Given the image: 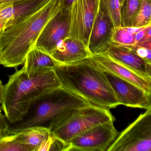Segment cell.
Returning <instances> with one entry per match:
<instances>
[{
	"instance_id": "21",
	"label": "cell",
	"mask_w": 151,
	"mask_h": 151,
	"mask_svg": "<svg viewBox=\"0 0 151 151\" xmlns=\"http://www.w3.org/2000/svg\"><path fill=\"white\" fill-rule=\"evenodd\" d=\"M140 1V8L135 17L133 27L145 26L151 23V0Z\"/></svg>"
},
{
	"instance_id": "39",
	"label": "cell",
	"mask_w": 151,
	"mask_h": 151,
	"mask_svg": "<svg viewBox=\"0 0 151 151\" xmlns=\"http://www.w3.org/2000/svg\"><path fill=\"white\" fill-rule=\"evenodd\" d=\"M0 108H1V106H0Z\"/></svg>"
},
{
	"instance_id": "13",
	"label": "cell",
	"mask_w": 151,
	"mask_h": 151,
	"mask_svg": "<svg viewBox=\"0 0 151 151\" xmlns=\"http://www.w3.org/2000/svg\"><path fill=\"white\" fill-rule=\"evenodd\" d=\"M91 55L87 44L77 38L69 36L58 43L51 56L61 65L87 59Z\"/></svg>"
},
{
	"instance_id": "26",
	"label": "cell",
	"mask_w": 151,
	"mask_h": 151,
	"mask_svg": "<svg viewBox=\"0 0 151 151\" xmlns=\"http://www.w3.org/2000/svg\"><path fill=\"white\" fill-rule=\"evenodd\" d=\"M151 27V23L149 25L147 26L146 27H145L144 29H143L142 30H141V31H140V32H138L136 34V44L138 42V41L141 40V39L147 33V32L150 29Z\"/></svg>"
},
{
	"instance_id": "20",
	"label": "cell",
	"mask_w": 151,
	"mask_h": 151,
	"mask_svg": "<svg viewBox=\"0 0 151 151\" xmlns=\"http://www.w3.org/2000/svg\"><path fill=\"white\" fill-rule=\"evenodd\" d=\"M0 151H31L21 142L18 134H7L0 138Z\"/></svg>"
},
{
	"instance_id": "3",
	"label": "cell",
	"mask_w": 151,
	"mask_h": 151,
	"mask_svg": "<svg viewBox=\"0 0 151 151\" xmlns=\"http://www.w3.org/2000/svg\"><path fill=\"white\" fill-rule=\"evenodd\" d=\"M61 87L55 70H42L28 77L23 67L9 75L4 85L2 111L9 123L17 122L24 117L38 98Z\"/></svg>"
},
{
	"instance_id": "23",
	"label": "cell",
	"mask_w": 151,
	"mask_h": 151,
	"mask_svg": "<svg viewBox=\"0 0 151 151\" xmlns=\"http://www.w3.org/2000/svg\"><path fill=\"white\" fill-rule=\"evenodd\" d=\"M67 149L68 144L56 137L51 133L41 144L37 151H67Z\"/></svg>"
},
{
	"instance_id": "19",
	"label": "cell",
	"mask_w": 151,
	"mask_h": 151,
	"mask_svg": "<svg viewBox=\"0 0 151 151\" xmlns=\"http://www.w3.org/2000/svg\"><path fill=\"white\" fill-rule=\"evenodd\" d=\"M136 34L129 32L123 27H114L111 36L112 43L125 46H134Z\"/></svg>"
},
{
	"instance_id": "7",
	"label": "cell",
	"mask_w": 151,
	"mask_h": 151,
	"mask_svg": "<svg viewBox=\"0 0 151 151\" xmlns=\"http://www.w3.org/2000/svg\"><path fill=\"white\" fill-rule=\"evenodd\" d=\"M114 122L99 124L76 137L67 143V151H107L119 134Z\"/></svg>"
},
{
	"instance_id": "15",
	"label": "cell",
	"mask_w": 151,
	"mask_h": 151,
	"mask_svg": "<svg viewBox=\"0 0 151 151\" xmlns=\"http://www.w3.org/2000/svg\"><path fill=\"white\" fill-rule=\"evenodd\" d=\"M104 52L149 78L146 72V62L129 46L111 43Z\"/></svg>"
},
{
	"instance_id": "22",
	"label": "cell",
	"mask_w": 151,
	"mask_h": 151,
	"mask_svg": "<svg viewBox=\"0 0 151 151\" xmlns=\"http://www.w3.org/2000/svg\"><path fill=\"white\" fill-rule=\"evenodd\" d=\"M105 7L114 27L122 26L119 0H99Z\"/></svg>"
},
{
	"instance_id": "32",
	"label": "cell",
	"mask_w": 151,
	"mask_h": 151,
	"mask_svg": "<svg viewBox=\"0 0 151 151\" xmlns=\"http://www.w3.org/2000/svg\"><path fill=\"white\" fill-rule=\"evenodd\" d=\"M4 88V85L3 84L1 81L0 80V106L1 104L2 101Z\"/></svg>"
},
{
	"instance_id": "29",
	"label": "cell",
	"mask_w": 151,
	"mask_h": 151,
	"mask_svg": "<svg viewBox=\"0 0 151 151\" xmlns=\"http://www.w3.org/2000/svg\"><path fill=\"white\" fill-rule=\"evenodd\" d=\"M150 40H151V27L150 29L149 30V31L147 32V33L141 40H139L137 43L147 41Z\"/></svg>"
},
{
	"instance_id": "10",
	"label": "cell",
	"mask_w": 151,
	"mask_h": 151,
	"mask_svg": "<svg viewBox=\"0 0 151 151\" xmlns=\"http://www.w3.org/2000/svg\"><path fill=\"white\" fill-rule=\"evenodd\" d=\"M89 59L104 72L112 74L135 84L147 95L150 91L151 82L149 78L112 57L106 52L93 54Z\"/></svg>"
},
{
	"instance_id": "17",
	"label": "cell",
	"mask_w": 151,
	"mask_h": 151,
	"mask_svg": "<svg viewBox=\"0 0 151 151\" xmlns=\"http://www.w3.org/2000/svg\"><path fill=\"white\" fill-rule=\"evenodd\" d=\"M17 134L21 142L27 146L31 151H37L51 132L49 129L43 127L34 126L26 129Z\"/></svg>"
},
{
	"instance_id": "9",
	"label": "cell",
	"mask_w": 151,
	"mask_h": 151,
	"mask_svg": "<svg viewBox=\"0 0 151 151\" xmlns=\"http://www.w3.org/2000/svg\"><path fill=\"white\" fill-rule=\"evenodd\" d=\"M70 27V9L61 8L45 25L34 47L51 55L58 43L69 36Z\"/></svg>"
},
{
	"instance_id": "34",
	"label": "cell",
	"mask_w": 151,
	"mask_h": 151,
	"mask_svg": "<svg viewBox=\"0 0 151 151\" xmlns=\"http://www.w3.org/2000/svg\"><path fill=\"white\" fill-rule=\"evenodd\" d=\"M147 96H148V100H149V104H150V109L151 110V90L147 94Z\"/></svg>"
},
{
	"instance_id": "16",
	"label": "cell",
	"mask_w": 151,
	"mask_h": 151,
	"mask_svg": "<svg viewBox=\"0 0 151 151\" xmlns=\"http://www.w3.org/2000/svg\"><path fill=\"white\" fill-rule=\"evenodd\" d=\"M61 65L48 53L34 47L27 56L24 67L28 76L42 70H55Z\"/></svg>"
},
{
	"instance_id": "14",
	"label": "cell",
	"mask_w": 151,
	"mask_h": 151,
	"mask_svg": "<svg viewBox=\"0 0 151 151\" xmlns=\"http://www.w3.org/2000/svg\"><path fill=\"white\" fill-rule=\"evenodd\" d=\"M50 0H22L0 4V19L8 27L22 21L43 7Z\"/></svg>"
},
{
	"instance_id": "24",
	"label": "cell",
	"mask_w": 151,
	"mask_h": 151,
	"mask_svg": "<svg viewBox=\"0 0 151 151\" xmlns=\"http://www.w3.org/2000/svg\"><path fill=\"white\" fill-rule=\"evenodd\" d=\"M137 55L142 59L146 62L151 63V50L143 47H136L135 46H129Z\"/></svg>"
},
{
	"instance_id": "37",
	"label": "cell",
	"mask_w": 151,
	"mask_h": 151,
	"mask_svg": "<svg viewBox=\"0 0 151 151\" xmlns=\"http://www.w3.org/2000/svg\"><path fill=\"white\" fill-rule=\"evenodd\" d=\"M2 109L1 108H0V116H1V115H2Z\"/></svg>"
},
{
	"instance_id": "8",
	"label": "cell",
	"mask_w": 151,
	"mask_h": 151,
	"mask_svg": "<svg viewBox=\"0 0 151 151\" xmlns=\"http://www.w3.org/2000/svg\"><path fill=\"white\" fill-rule=\"evenodd\" d=\"M99 5V0L73 1L70 8L69 36L77 38L88 46Z\"/></svg>"
},
{
	"instance_id": "28",
	"label": "cell",
	"mask_w": 151,
	"mask_h": 151,
	"mask_svg": "<svg viewBox=\"0 0 151 151\" xmlns=\"http://www.w3.org/2000/svg\"><path fill=\"white\" fill-rule=\"evenodd\" d=\"M134 46H136V47H143V48H146L149 49L151 50V40L143 42L137 43Z\"/></svg>"
},
{
	"instance_id": "27",
	"label": "cell",
	"mask_w": 151,
	"mask_h": 151,
	"mask_svg": "<svg viewBox=\"0 0 151 151\" xmlns=\"http://www.w3.org/2000/svg\"><path fill=\"white\" fill-rule=\"evenodd\" d=\"M59 1L61 4V8L70 9L74 0H59Z\"/></svg>"
},
{
	"instance_id": "4",
	"label": "cell",
	"mask_w": 151,
	"mask_h": 151,
	"mask_svg": "<svg viewBox=\"0 0 151 151\" xmlns=\"http://www.w3.org/2000/svg\"><path fill=\"white\" fill-rule=\"evenodd\" d=\"M88 103L62 87L41 95L31 104L24 117L15 123L9 122L7 134H16L34 126L51 129L69 112Z\"/></svg>"
},
{
	"instance_id": "12",
	"label": "cell",
	"mask_w": 151,
	"mask_h": 151,
	"mask_svg": "<svg viewBox=\"0 0 151 151\" xmlns=\"http://www.w3.org/2000/svg\"><path fill=\"white\" fill-rule=\"evenodd\" d=\"M114 27L103 4L99 1L98 11L93 23L88 43L92 55L105 51L112 43L111 36Z\"/></svg>"
},
{
	"instance_id": "6",
	"label": "cell",
	"mask_w": 151,
	"mask_h": 151,
	"mask_svg": "<svg viewBox=\"0 0 151 151\" xmlns=\"http://www.w3.org/2000/svg\"><path fill=\"white\" fill-rule=\"evenodd\" d=\"M107 151H151V110L119 134Z\"/></svg>"
},
{
	"instance_id": "36",
	"label": "cell",
	"mask_w": 151,
	"mask_h": 151,
	"mask_svg": "<svg viewBox=\"0 0 151 151\" xmlns=\"http://www.w3.org/2000/svg\"><path fill=\"white\" fill-rule=\"evenodd\" d=\"M6 134H4V133H0V138H1V137H2L3 136H4L6 135Z\"/></svg>"
},
{
	"instance_id": "18",
	"label": "cell",
	"mask_w": 151,
	"mask_h": 151,
	"mask_svg": "<svg viewBox=\"0 0 151 151\" xmlns=\"http://www.w3.org/2000/svg\"><path fill=\"white\" fill-rule=\"evenodd\" d=\"M140 5V0H125L121 8L122 26H133Z\"/></svg>"
},
{
	"instance_id": "11",
	"label": "cell",
	"mask_w": 151,
	"mask_h": 151,
	"mask_svg": "<svg viewBox=\"0 0 151 151\" xmlns=\"http://www.w3.org/2000/svg\"><path fill=\"white\" fill-rule=\"evenodd\" d=\"M104 72L120 105L146 110L150 109L148 96L141 88L112 74Z\"/></svg>"
},
{
	"instance_id": "5",
	"label": "cell",
	"mask_w": 151,
	"mask_h": 151,
	"mask_svg": "<svg viewBox=\"0 0 151 151\" xmlns=\"http://www.w3.org/2000/svg\"><path fill=\"white\" fill-rule=\"evenodd\" d=\"M115 121L109 109L88 103L66 113L51 129L53 135L68 143L93 127Z\"/></svg>"
},
{
	"instance_id": "38",
	"label": "cell",
	"mask_w": 151,
	"mask_h": 151,
	"mask_svg": "<svg viewBox=\"0 0 151 151\" xmlns=\"http://www.w3.org/2000/svg\"></svg>"
},
{
	"instance_id": "33",
	"label": "cell",
	"mask_w": 151,
	"mask_h": 151,
	"mask_svg": "<svg viewBox=\"0 0 151 151\" xmlns=\"http://www.w3.org/2000/svg\"><path fill=\"white\" fill-rule=\"evenodd\" d=\"M20 1H22V0H0V3H5L14 2Z\"/></svg>"
},
{
	"instance_id": "30",
	"label": "cell",
	"mask_w": 151,
	"mask_h": 151,
	"mask_svg": "<svg viewBox=\"0 0 151 151\" xmlns=\"http://www.w3.org/2000/svg\"><path fill=\"white\" fill-rule=\"evenodd\" d=\"M8 27V23L4 20H0V33L6 29Z\"/></svg>"
},
{
	"instance_id": "1",
	"label": "cell",
	"mask_w": 151,
	"mask_h": 151,
	"mask_svg": "<svg viewBox=\"0 0 151 151\" xmlns=\"http://www.w3.org/2000/svg\"><path fill=\"white\" fill-rule=\"evenodd\" d=\"M60 9L59 0H50L26 18L0 33V64L15 68L24 64L43 27Z\"/></svg>"
},
{
	"instance_id": "25",
	"label": "cell",
	"mask_w": 151,
	"mask_h": 151,
	"mask_svg": "<svg viewBox=\"0 0 151 151\" xmlns=\"http://www.w3.org/2000/svg\"><path fill=\"white\" fill-rule=\"evenodd\" d=\"M8 127L9 121L7 120L4 114H2L0 116V133H4L7 134Z\"/></svg>"
},
{
	"instance_id": "2",
	"label": "cell",
	"mask_w": 151,
	"mask_h": 151,
	"mask_svg": "<svg viewBox=\"0 0 151 151\" xmlns=\"http://www.w3.org/2000/svg\"><path fill=\"white\" fill-rule=\"evenodd\" d=\"M55 70L63 87L89 103L108 109L120 105L105 73L89 59Z\"/></svg>"
},
{
	"instance_id": "31",
	"label": "cell",
	"mask_w": 151,
	"mask_h": 151,
	"mask_svg": "<svg viewBox=\"0 0 151 151\" xmlns=\"http://www.w3.org/2000/svg\"><path fill=\"white\" fill-rule=\"evenodd\" d=\"M146 72L151 82V63L146 62Z\"/></svg>"
},
{
	"instance_id": "35",
	"label": "cell",
	"mask_w": 151,
	"mask_h": 151,
	"mask_svg": "<svg viewBox=\"0 0 151 151\" xmlns=\"http://www.w3.org/2000/svg\"><path fill=\"white\" fill-rule=\"evenodd\" d=\"M125 0H119L120 3L121 7L123 5Z\"/></svg>"
}]
</instances>
